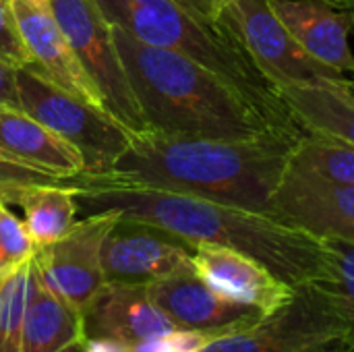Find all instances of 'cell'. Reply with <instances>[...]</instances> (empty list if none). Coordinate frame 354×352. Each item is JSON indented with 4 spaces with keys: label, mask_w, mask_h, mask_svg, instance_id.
<instances>
[{
    "label": "cell",
    "mask_w": 354,
    "mask_h": 352,
    "mask_svg": "<svg viewBox=\"0 0 354 352\" xmlns=\"http://www.w3.org/2000/svg\"><path fill=\"white\" fill-rule=\"evenodd\" d=\"M71 183L79 218L116 212L120 218L158 226L191 247L218 245L245 253L292 288L303 284L338 286V268L330 245L272 216L110 176L79 174Z\"/></svg>",
    "instance_id": "6da1fadb"
},
{
    "label": "cell",
    "mask_w": 354,
    "mask_h": 352,
    "mask_svg": "<svg viewBox=\"0 0 354 352\" xmlns=\"http://www.w3.org/2000/svg\"><path fill=\"white\" fill-rule=\"evenodd\" d=\"M114 41L147 129L153 133L292 143L305 133L280 127L230 81L183 54L141 44L118 27Z\"/></svg>",
    "instance_id": "7a4b0ae2"
},
{
    "label": "cell",
    "mask_w": 354,
    "mask_h": 352,
    "mask_svg": "<svg viewBox=\"0 0 354 352\" xmlns=\"http://www.w3.org/2000/svg\"><path fill=\"white\" fill-rule=\"evenodd\" d=\"M292 141H220L141 133L102 176L189 193L270 216Z\"/></svg>",
    "instance_id": "3957f363"
},
{
    "label": "cell",
    "mask_w": 354,
    "mask_h": 352,
    "mask_svg": "<svg viewBox=\"0 0 354 352\" xmlns=\"http://www.w3.org/2000/svg\"><path fill=\"white\" fill-rule=\"evenodd\" d=\"M106 19L141 44L183 54L218 73L280 127L303 133L278 87L220 19H205L174 0H95Z\"/></svg>",
    "instance_id": "277c9868"
},
{
    "label": "cell",
    "mask_w": 354,
    "mask_h": 352,
    "mask_svg": "<svg viewBox=\"0 0 354 352\" xmlns=\"http://www.w3.org/2000/svg\"><path fill=\"white\" fill-rule=\"evenodd\" d=\"M351 313L336 284H303L255 324L216 336L199 352H351Z\"/></svg>",
    "instance_id": "5b68a950"
},
{
    "label": "cell",
    "mask_w": 354,
    "mask_h": 352,
    "mask_svg": "<svg viewBox=\"0 0 354 352\" xmlns=\"http://www.w3.org/2000/svg\"><path fill=\"white\" fill-rule=\"evenodd\" d=\"M15 83L21 110L46 124L83 156V174H106L131 147L135 133L106 110L64 91L33 66L17 68Z\"/></svg>",
    "instance_id": "8992f818"
},
{
    "label": "cell",
    "mask_w": 354,
    "mask_h": 352,
    "mask_svg": "<svg viewBox=\"0 0 354 352\" xmlns=\"http://www.w3.org/2000/svg\"><path fill=\"white\" fill-rule=\"evenodd\" d=\"M77 60L97 87L106 110L131 133H147L127 71L116 50L114 27L95 0H46Z\"/></svg>",
    "instance_id": "52a82bcc"
},
{
    "label": "cell",
    "mask_w": 354,
    "mask_h": 352,
    "mask_svg": "<svg viewBox=\"0 0 354 352\" xmlns=\"http://www.w3.org/2000/svg\"><path fill=\"white\" fill-rule=\"evenodd\" d=\"M220 21L230 27L276 87L309 85L348 91L351 77L313 58L282 25L270 0H230Z\"/></svg>",
    "instance_id": "ba28073f"
},
{
    "label": "cell",
    "mask_w": 354,
    "mask_h": 352,
    "mask_svg": "<svg viewBox=\"0 0 354 352\" xmlns=\"http://www.w3.org/2000/svg\"><path fill=\"white\" fill-rule=\"evenodd\" d=\"M118 218L116 212L79 218L62 239L35 251V263L46 286L79 315L106 282L102 245Z\"/></svg>",
    "instance_id": "9c48e42d"
},
{
    "label": "cell",
    "mask_w": 354,
    "mask_h": 352,
    "mask_svg": "<svg viewBox=\"0 0 354 352\" xmlns=\"http://www.w3.org/2000/svg\"><path fill=\"white\" fill-rule=\"evenodd\" d=\"M193 268V247L183 239L129 218H118L102 245L104 280L112 284H141Z\"/></svg>",
    "instance_id": "30bf717a"
},
{
    "label": "cell",
    "mask_w": 354,
    "mask_h": 352,
    "mask_svg": "<svg viewBox=\"0 0 354 352\" xmlns=\"http://www.w3.org/2000/svg\"><path fill=\"white\" fill-rule=\"evenodd\" d=\"M270 216L324 241L354 243V185L319 180L286 166Z\"/></svg>",
    "instance_id": "8fae6325"
},
{
    "label": "cell",
    "mask_w": 354,
    "mask_h": 352,
    "mask_svg": "<svg viewBox=\"0 0 354 352\" xmlns=\"http://www.w3.org/2000/svg\"><path fill=\"white\" fill-rule=\"evenodd\" d=\"M31 66L64 91L106 110L93 81L77 60L68 39L54 19L46 0H10ZM108 112V110H106ZM110 114V112H108ZM112 116V114H110Z\"/></svg>",
    "instance_id": "7c38bea8"
},
{
    "label": "cell",
    "mask_w": 354,
    "mask_h": 352,
    "mask_svg": "<svg viewBox=\"0 0 354 352\" xmlns=\"http://www.w3.org/2000/svg\"><path fill=\"white\" fill-rule=\"evenodd\" d=\"M151 301L178 330L232 332L255 324L263 313L209 288L195 268L147 284Z\"/></svg>",
    "instance_id": "4fadbf2b"
},
{
    "label": "cell",
    "mask_w": 354,
    "mask_h": 352,
    "mask_svg": "<svg viewBox=\"0 0 354 352\" xmlns=\"http://www.w3.org/2000/svg\"><path fill=\"white\" fill-rule=\"evenodd\" d=\"M193 268L197 276L218 295L272 313L295 295V288L278 278L261 261L218 245H195Z\"/></svg>",
    "instance_id": "5bb4252c"
},
{
    "label": "cell",
    "mask_w": 354,
    "mask_h": 352,
    "mask_svg": "<svg viewBox=\"0 0 354 352\" xmlns=\"http://www.w3.org/2000/svg\"><path fill=\"white\" fill-rule=\"evenodd\" d=\"M81 322L85 338H112L129 346L176 330L141 284L104 282L83 309Z\"/></svg>",
    "instance_id": "9a60e30c"
},
{
    "label": "cell",
    "mask_w": 354,
    "mask_h": 352,
    "mask_svg": "<svg viewBox=\"0 0 354 352\" xmlns=\"http://www.w3.org/2000/svg\"><path fill=\"white\" fill-rule=\"evenodd\" d=\"M274 12L290 35L319 62L354 73V54L348 35L354 31V17L322 0H270Z\"/></svg>",
    "instance_id": "2e32d148"
},
{
    "label": "cell",
    "mask_w": 354,
    "mask_h": 352,
    "mask_svg": "<svg viewBox=\"0 0 354 352\" xmlns=\"http://www.w3.org/2000/svg\"><path fill=\"white\" fill-rule=\"evenodd\" d=\"M0 147L25 166L60 180L85 172L83 156L19 108L0 106Z\"/></svg>",
    "instance_id": "e0dca14e"
},
{
    "label": "cell",
    "mask_w": 354,
    "mask_h": 352,
    "mask_svg": "<svg viewBox=\"0 0 354 352\" xmlns=\"http://www.w3.org/2000/svg\"><path fill=\"white\" fill-rule=\"evenodd\" d=\"M0 201L23 210L25 228L37 249L62 239L79 220L71 178L50 185L4 187L0 189Z\"/></svg>",
    "instance_id": "ac0fdd59"
},
{
    "label": "cell",
    "mask_w": 354,
    "mask_h": 352,
    "mask_svg": "<svg viewBox=\"0 0 354 352\" xmlns=\"http://www.w3.org/2000/svg\"><path fill=\"white\" fill-rule=\"evenodd\" d=\"M81 336V315L46 286L33 255L31 295L23 317L21 352H58Z\"/></svg>",
    "instance_id": "d6986e66"
},
{
    "label": "cell",
    "mask_w": 354,
    "mask_h": 352,
    "mask_svg": "<svg viewBox=\"0 0 354 352\" xmlns=\"http://www.w3.org/2000/svg\"><path fill=\"white\" fill-rule=\"evenodd\" d=\"M280 98L305 131H319L354 143V100L348 91L309 85H280Z\"/></svg>",
    "instance_id": "ffe728a7"
},
{
    "label": "cell",
    "mask_w": 354,
    "mask_h": 352,
    "mask_svg": "<svg viewBox=\"0 0 354 352\" xmlns=\"http://www.w3.org/2000/svg\"><path fill=\"white\" fill-rule=\"evenodd\" d=\"M290 170L336 185H354V143L319 133L305 131L288 154Z\"/></svg>",
    "instance_id": "44dd1931"
},
{
    "label": "cell",
    "mask_w": 354,
    "mask_h": 352,
    "mask_svg": "<svg viewBox=\"0 0 354 352\" xmlns=\"http://www.w3.org/2000/svg\"><path fill=\"white\" fill-rule=\"evenodd\" d=\"M37 247L31 241L25 222L19 220L6 203L0 201V270L2 276L17 270L35 255Z\"/></svg>",
    "instance_id": "7402d4cb"
},
{
    "label": "cell",
    "mask_w": 354,
    "mask_h": 352,
    "mask_svg": "<svg viewBox=\"0 0 354 352\" xmlns=\"http://www.w3.org/2000/svg\"><path fill=\"white\" fill-rule=\"evenodd\" d=\"M234 332V330H232ZM226 332H199V330H172L147 340H141L137 344H131V352H199L207 342H212L216 336H222Z\"/></svg>",
    "instance_id": "603a6c76"
},
{
    "label": "cell",
    "mask_w": 354,
    "mask_h": 352,
    "mask_svg": "<svg viewBox=\"0 0 354 352\" xmlns=\"http://www.w3.org/2000/svg\"><path fill=\"white\" fill-rule=\"evenodd\" d=\"M0 60L15 71L31 66V56L23 44L10 0H0Z\"/></svg>",
    "instance_id": "cb8c5ba5"
},
{
    "label": "cell",
    "mask_w": 354,
    "mask_h": 352,
    "mask_svg": "<svg viewBox=\"0 0 354 352\" xmlns=\"http://www.w3.org/2000/svg\"><path fill=\"white\" fill-rule=\"evenodd\" d=\"M336 257L338 268V288L346 299L348 313H351V332H348V346L354 352V243L346 241H326Z\"/></svg>",
    "instance_id": "d4e9b609"
},
{
    "label": "cell",
    "mask_w": 354,
    "mask_h": 352,
    "mask_svg": "<svg viewBox=\"0 0 354 352\" xmlns=\"http://www.w3.org/2000/svg\"><path fill=\"white\" fill-rule=\"evenodd\" d=\"M58 180L60 178H54L50 174H44L39 170L25 166L23 162L15 160L10 154H6L0 147V189L19 187V185H50V183H58Z\"/></svg>",
    "instance_id": "484cf974"
},
{
    "label": "cell",
    "mask_w": 354,
    "mask_h": 352,
    "mask_svg": "<svg viewBox=\"0 0 354 352\" xmlns=\"http://www.w3.org/2000/svg\"><path fill=\"white\" fill-rule=\"evenodd\" d=\"M0 106L8 108H19V93H17V83H15V68H10L6 62L0 60Z\"/></svg>",
    "instance_id": "4316f807"
},
{
    "label": "cell",
    "mask_w": 354,
    "mask_h": 352,
    "mask_svg": "<svg viewBox=\"0 0 354 352\" xmlns=\"http://www.w3.org/2000/svg\"><path fill=\"white\" fill-rule=\"evenodd\" d=\"M180 6L205 17V19H220L222 10L226 8V4L230 0H174Z\"/></svg>",
    "instance_id": "83f0119b"
},
{
    "label": "cell",
    "mask_w": 354,
    "mask_h": 352,
    "mask_svg": "<svg viewBox=\"0 0 354 352\" xmlns=\"http://www.w3.org/2000/svg\"><path fill=\"white\" fill-rule=\"evenodd\" d=\"M85 352H131L129 344L112 338H85Z\"/></svg>",
    "instance_id": "f1b7e54d"
},
{
    "label": "cell",
    "mask_w": 354,
    "mask_h": 352,
    "mask_svg": "<svg viewBox=\"0 0 354 352\" xmlns=\"http://www.w3.org/2000/svg\"><path fill=\"white\" fill-rule=\"evenodd\" d=\"M322 2H328V4H332V6H336L340 10H346L354 17V0H322Z\"/></svg>",
    "instance_id": "f546056e"
},
{
    "label": "cell",
    "mask_w": 354,
    "mask_h": 352,
    "mask_svg": "<svg viewBox=\"0 0 354 352\" xmlns=\"http://www.w3.org/2000/svg\"><path fill=\"white\" fill-rule=\"evenodd\" d=\"M58 352H85V336L73 340L71 344H66L64 349H60Z\"/></svg>",
    "instance_id": "4dcf8cb0"
},
{
    "label": "cell",
    "mask_w": 354,
    "mask_h": 352,
    "mask_svg": "<svg viewBox=\"0 0 354 352\" xmlns=\"http://www.w3.org/2000/svg\"><path fill=\"white\" fill-rule=\"evenodd\" d=\"M348 95L354 100V73L353 77H351V83H348Z\"/></svg>",
    "instance_id": "1f68e13d"
},
{
    "label": "cell",
    "mask_w": 354,
    "mask_h": 352,
    "mask_svg": "<svg viewBox=\"0 0 354 352\" xmlns=\"http://www.w3.org/2000/svg\"><path fill=\"white\" fill-rule=\"evenodd\" d=\"M0 311H2V278H0Z\"/></svg>",
    "instance_id": "d6a6232c"
},
{
    "label": "cell",
    "mask_w": 354,
    "mask_h": 352,
    "mask_svg": "<svg viewBox=\"0 0 354 352\" xmlns=\"http://www.w3.org/2000/svg\"><path fill=\"white\" fill-rule=\"evenodd\" d=\"M0 278H2V270H0Z\"/></svg>",
    "instance_id": "836d02e7"
}]
</instances>
